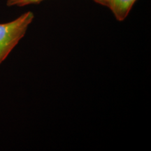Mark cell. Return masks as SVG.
Instances as JSON below:
<instances>
[{"mask_svg": "<svg viewBox=\"0 0 151 151\" xmlns=\"http://www.w3.org/2000/svg\"><path fill=\"white\" fill-rule=\"evenodd\" d=\"M35 15L27 11L10 22L0 24V65L24 37Z\"/></svg>", "mask_w": 151, "mask_h": 151, "instance_id": "1", "label": "cell"}, {"mask_svg": "<svg viewBox=\"0 0 151 151\" xmlns=\"http://www.w3.org/2000/svg\"><path fill=\"white\" fill-rule=\"evenodd\" d=\"M95 2L108 7L118 21H123L137 0H94Z\"/></svg>", "mask_w": 151, "mask_h": 151, "instance_id": "2", "label": "cell"}, {"mask_svg": "<svg viewBox=\"0 0 151 151\" xmlns=\"http://www.w3.org/2000/svg\"><path fill=\"white\" fill-rule=\"evenodd\" d=\"M44 0H7L6 5L8 6H25L39 4Z\"/></svg>", "mask_w": 151, "mask_h": 151, "instance_id": "3", "label": "cell"}]
</instances>
